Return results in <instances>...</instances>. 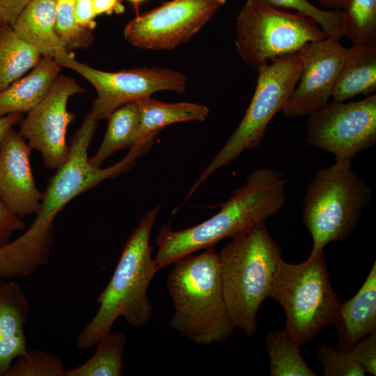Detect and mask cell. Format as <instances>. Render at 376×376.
I'll return each mask as SVG.
<instances>
[{"label":"cell","instance_id":"cell-26","mask_svg":"<svg viewBox=\"0 0 376 376\" xmlns=\"http://www.w3.org/2000/svg\"><path fill=\"white\" fill-rule=\"evenodd\" d=\"M341 9L344 36L352 45H376V0H347Z\"/></svg>","mask_w":376,"mask_h":376},{"label":"cell","instance_id":"cell-31","mask_svg":"<svg viewBox=\"0 0 376 376\" xmlns=\"http://www.w3.org/2000/svg\"><path fill=\"white\" fill-rule=\"evenodd\" d=\"M349 351L366 373L376 375V329L357 341Z\"/></svg>","mask_w":376,"mask_h":376},{"label":"cell","instance_id":"cell-32","mask_svg":"<svg viewBox=\"0 0 376 376\" xmlns=\"http://www.w3.org/2000/svg\"><path fill=\"white\" fill-rule=\"evenodd\" d=\"M24 221L16 215L0 199V246L10 241L12 234L25 228Z\"/></svg>","mask_w":376,"mask_h":376},{"label":"cell","instance_id":"cell-38","mask_svg":"<svg viewBox=\"0 0 376 376\" xmlns=\"http://www.w3.org/2000/svg\"><path fill=\"white\" fill-rule=\"evenodd\" d=\"M132 3H133L134 5L137 6L139 3H141L142 1L145 0H129Z\"/></svg>","mask_w":376,"mask_h":376},{"label":"cell","instance_id":"cell-10","mask_svg":"<svg viewBox=\"0 0 376 376\" xmlns=\"http://www.w3.org/2000/svg\"><path fill=\"white\" fill-rule=\"evenodd\" d=\"M307 116V144L331 153L335 162L352 159L376 143V93L357 102L333 100Z\"/></svg>","mask_w":376,"mask_h":376},{"label":"cell","instance_id":"cell-36","mask_svg":"<svg viewBox=\"0 0 376 376\" xmlns=\"http://www.w3.org/2000/svg\"><path fill=\"white\" fill-rule=\"evenodd\" d=\"M23 118L22 113H13L0 116V143L8 131L14 125L19 124Z\"/></svg>","mask_w":376,"mask_h":376},{"label":"cell","instance_id":"cell-25","mask_svg":"<svg viewBox=\"0 0 376 376\" xmlns=\"http://www.w3.org/2000/svg\"><path fill=\"white\" fill-rule=\"evenodd\" d=\"M265 345L272 376H316L304 361L300 345L285 329L267 334Z\"/></svg>","mask_w":376,"mask_h":376},{"label":"cell","instance_id":"cell-11","mask_svg":"<svg viewBox=\"0 0 376 376\" xmlns=\"http://www.w3.org/2000/svg\"><path fill=\"white\" fill-rule=\"evenodd\" d=\"M56 61L62 68L77 72L94 86L97 97L89 113L98 120H108L119 107L159 91L182 93L187 84L185 75L167 68H139L107 72L77 61L70 53Z\"/></svg>","mask_w":376,"mask_h":376},{"label":"cell","instance_id":"cell-9","mask_svg":"<svg viewBox=\"0 0 376 376\" xmlns=\"http://www.w3.org/2000/svg\"><path fill=\"white\" fill-rule=\"evenodd\" d=\"M258 75L251 102L236 130L203 170L187 194L189 198L214 172L227 166L244 150L261 143L272 118L283 109L299 80L297 52L272 60L257 68Z\"/></svg>","mask_w":376,"mask_h":376},{"label":"cell","instance_id":"cell-23","mask_svg":"<svg viewBox=\"0 0 376 376\" xmlns=\"http://www.w3.org/2000/svg\"><path fill=\"white\" fill-rule=\"evenodd\" d=\"M107 120L108 126L103 140L95 154L89 158L90 164L95 167H101L114 152L130 148L134 144L139 120L137 102L119 107Z\"/></svg>","mask_w":376,"mask_h":376},{"label":"cell","instance_id":"cell-37","mask_svg":"<svg viewBox=\"0 0 376 376\" xmlns=\"http://www.w3.org/2000/svg\"><path fill=\"white\" fill-rule=\"evenodd\" d=\"M320 3L329 8L340 10L347 0H318Z\"/></svg>","mask_w":376,"mask_h":376},{"label":"cell","instance_id":"cell-12","mask_svg":"<svg viewBox=\"0 0 376 376\" xmlns=\"http://www.w3.org/2000/svg\"><path fill=\"white\" fill-rule=\"evenodd\" d=\"M226 3V0H171L138 15L124 30L132 45L171 49L189 40Z\"/></svg>","mask_w":376,"mask_h":376},{"label":"cell","instance_id":"cell-34","mask_svg":"<svg viewBox=\"0 0 376 376\" xmlns=\"http://www.w3.org/2000/svg\"><path fill=\"white\" fill-rule=\"evenodd\" d=\"M31 0H0V21L11 26Z\"/></svg>","mask_w":376,"mask_h":376},{"label":"cell","instance_id":"cell-13","mask_svg":"<svg viewBox=\"0 0 376 376\" xmlns=\"http://www.w3.org/2000/svg\"><path fill=\"white\" fill-rule=\"evenodd\" d=\"M84 92L73 78L58 75L44 99L19 123V134L40 153L47 169L56 170L68 157L67 128L75 116L67 104L70 97Z\"/></svg>","mask_w":376,"mask_h":376},{"label":"cell","instance_id":"cell-8","mask_svg":"<svg viewBox=\"0 0 376 376\" xmlns=\"http://www.w3.org/2000/svg\"><path fill=\"white\" fill-rule=\"evenodd\" d=\"M236 30L238 55L255 68L327 38L309 17L284 10L265 0L245 1L237 17Z\"/></svg>","mask_w":376,"mask_h":376},{"label":"cell","instance_id":"cell-1","mask_svg":"<svg viewBox=\"0 0 376 376\" xmlns=\"http://www.w3.org/2000/svg\"><path fill=\"white\" fill-rule=\"evenodd\" d=\"M98 121L87 113L70 140L66 161L56 169L42 193L35 219L19 237L0 246V279L27 276L45 265L54 242L55 219L63 208L104 180L131 169L136 159L148 151L147 146L136 144L114 165L107 168L92 166L88 150Z\"/></svg>","mask_w":376,"mask_h":376},{"label":"cell","instance_id":"cell-4","mask_svg":"<svg viewBox=\"0 0 376 376\" xmlns=\"http://www.w3.org/2000/svg\"><path fill=\"white\" fill-rule=\"evenodd\" d=\"M173 264L166 281L174 307L170 326L196 344L229 338L235 327L224 299L218 252L207 248Z\"/></svg>","mask_w":376,"mask_h":376},{"label":"cell","instance_id":"cell-33","mask_svg":"<svg viewBox=\"0 0 376 376\" xmlns=\"http://www.w3.org/2000/svg\"><path fill=\"white\" fill-rule=\"evenodd\" d=\"M93 0H76L75 4V22L84 28L92 30L95 26Z\"/></svg>","mask_w":376,"mask_h":376},{"label":"cell","instance_id":"cell-20","mask_svg":"<svg viewBox=\"0 0 376 376\" xmlns=\"http://www.w3.org/2000/svg\"><path fill=\"white\" fill-rule=\"evenodd\" d=\"M376 45H352L340 70L332 97L345 102L376 93Z\"/></svg>","mask_w":376,"mask_h":376},{"label":"cell","instance_id":"cell-3","mask_svg":"<svg viewBox=\"0 0 376 376\" xmlns=\"http://www.w3.org/2000/svg\"><path fill=\"white\" fill-rule=\"evenodd\" d=\"M159 210V205L143 214L128 237L110 281L97 299L95 315L77 337V347L95 345L120 317L134 327L150 320L152 306L148 290L159 270L152 258L150 237Z\"/></svg>","mask_w":376,"mask_h":376},{"label":"cell","instance_id":"cell-29","mask_svg":"<svg viewBox=\"0 0 376 376\" xmlns=\"http://www.w3.org/2000/svg\"><path fill=\"white\" fill-rule=\"evenodd\" d=\"M279 8L292 9L314 20L327 38L340 40L344 36L341 10L318 8L307 0H265Z\"/></svg>","mask_w":376,"mask_h":376},{"label":"cell","instance_id":"cell-39","mask_svg":"<svg viewBox=\"0 0 376 376\" xmlns=\"http://www.w3.org/2000/svg\"><path fill=\"white\" fill-rule=\"evenodd\" d=\"M1 24H2V23H1V22L0 21V27H1Z\"/></svg>","mask_w":376,"mask_h":376},{"label":"cell","instance_id":"cell-5","mask_svg":"<svg viewBox=\"0 0 376 376\" xmlns=\"http://www.w3.org/2000/svg\"><path fill=\"white\" fill-rule=\"evenodd\" d=\"M265 221L231 237L218 252L225 302L235 328L247 337L258 331L257 314L269 297L281 258Z\"/></svg>","mask_w":376,"mask_h":376},{"label":"cell","instance_id":"cell-7","mask_svg":"<svg viewBox=\"0 0 376 376\" xmlns=\"http://www.w3.org/2000/svg\"><path fill=\"white\" fill-rule=\"evenodd\" d=\"M371 196V187L357 175L352 159L317 170L306 187L303 204V221L313 239L311 251L348 238Z\"/></svg>","mask_w":376,"mask_h":376},{"label":"cell","instance_id":"cell-14","mask_svg":"<svg viewBox=\"0 0 376 376\" xmlns=\"http://www.w3.org/2000/svg\"><path fill=\"white\" fill-rule=\"evenodd\" d=\"M347 54L339 40L326 38L308 42L297 54L301 71L298 82L281 110L288 118L308 116L329 102Z\"/></svg>","mask_w":376,"mask_h":376},{"label":"cell","instance_id":"cell-27","mask_svg":"<svg viewBox=\"0 0 376 376\" xmlns=\"http://www.w3.org/2000/svg\"><path fill=\"white\" fill-rule=\"evenodd\" d=\"M76 0H56L55 31L67 51L86 48L93 42L91 30L80 26L75 22Z\"/></svg>","mask_w":376,"mask_h":376},{"label":"cell","instance_id":"cell-21","mask_svg":"<svg viewBox=\"0 0 376 376\" xmlns=\"http://www.w3.org/2000/svg\"><path fill=\"white\" fill-rule=\"evenodd\" d=\"M136 102L139 120L134 144L155 140L157 134L168 125L176 123L203 121L209 114V109L206 106L197 103H166L150 97Z\"/></svg>","mask_w":376,"mask_h":376},{"label":"cell","instance_id":"cell-15","mask_svg":"<svg viewBox=\"0 0 376 376\" xmlns=\"http://www.w3.org/2000/svg\"><path fill=\"white\" fill-rule=\"evenodd\" d=\"M31 150L13 127L0 143V199L22 219L38 212L43 196L35 182Z\"/></svg>","mask_w":376,"mask_h":376},{"label":"cell","instance_id":"cell-35","mask_svg":"<svg viewBox=\"0 0 376 376\" xmlns=\"http://www.w3.org/2000/svg\"><path fill=\"white\" fill-rule=\"evenodd\" d=\"M93 10L95 15L113 12L121 13L124 11V6L121 0H93Z\"/></svg>","mask_w":376,"mask_h":376},{"label":"cell","instance_id":"cell-19","mask_svg":"<svg viewBox=\"0 0 376 376\" xmlns=\"http://www.w3.org/2000/svg\"><path fill=\"white\" fill-rule=\"evenodd\" d=\"M61 68L54 58L42 56L28 75L0 93V116L34 109L48 93Z\"/></svg>","mask_w":376,"mask_h":376},{"label":"cell","instance_id":"cell-30","mask_svg":"<svg viewBox=\"0 0 376 376\" xmlns=\"http://www.w3.org/2000/svg\"><path fill=\"white\" fill-rule=\"evenodd\" d=\"M324 376H364L366 372L349 350L321 345L316 352Z\"/></svg>","mask_w":376,"mask_h":376},{"label":"cell","instance_id":"cell-17","mask_svg":"<svg viewBox=\"0 0 376 376\" xmlns=\"http://www.w3.org/2000/svg\"><path fill=\"white\" fill-rule=\"evenodd\" d=\"M334 325L338 331L337 347L345 350L376 329L375 262L359 291L341 304Z\"/></svg>","mask_w":376,"mask_h":376},{"label":"cell","instance_id":"cell-24","mask_svg":"<svg viewBox=\"0 0 376 376\" xmlns=\"http://www.w3.org/2000/svg\"><path fill=\"white\" fill-rule=\"evenodd\" d=\"M127 341L125 334L109 332L96 344L93 355L81 365L66 370L65 376H121L124 373L123 354Z\"/></svg>","mask_w":376,"mask_h":376},{"label":"cell","instance_id":"cell-6","mask_svg":"<svg viewBox=\"0 0 376 376\" xmlns=\"http://www.w3.org/2000/svg\"><path fill=\"white\" fill-rule=\"evenodd\" d=\"M269 297L283 308L285 329L300 346L324 327L334 325L341 305L330 283L324 250L311 251L298 264L281 258Z\"/></svg>","mask_w":376,"mask_h":376},{"label":"cell","instance_id":"cell-28","mask_svg":"<svg viewBox=\"0 0 376 376\" xmlns=\"http://www.w3.org/2000/svg\"><path fill=\"white\" fill-rule=\"evenodd\" d=\"M61 359L40 350H28L19 356L6 376H65Z\"/></svg>","mask_w":376,"mask_h":376},{"label":"cell","instance_id":"cell-22","mask_svg":"<svg viewBox=\"0 0 376 376\" xmlns=\"http://www.w3.org/2000/svg\"><path fill=\"white\" fill-rule=\"evenodd\" d=\"M41 54L21 39L11 26L0 27V93L32 70Z\"/></svg>","mask_w":376,"mask_h":376},{"label":"cell","instance_id":"cell-2","mask_svg":"<svg viewBox=\"0 0 376 376\" xmlns=\"http://www.w3.org/2000/svg\"><path fill=\"white\" fill-rule=\"evenodd\" d=\"M288 180L275 170L261 168L252 171L246 184L236 189L214 216L196 226L173 230L163 225L157 237L155 260L162 269L219 241L233 237L276 215L286 201Z\"/></svg>","mask_w":376,"mask_h":376},{"label":"cell","instance_id":"cell-16","mask_svg":"<svg viewBox=\"0 0 376 376\" xmlns=\"http://www.w3.org/2000/svg\"><path fill=\"white\" fill-rule=\"evenodd\" d=\"M29 310L21 286L0 279V376H6L13 361L27 351L24 326Z\"/></svg>","mask_w":376,"mask_h":376},{"label":"cell","instance_id":"cell-18","mask_svg":"<svg viewBox=\"0 0 376 376\" xmlns=\"http://www.w3.org/2000/svg\"><path fill=\"white\" fill-rule=\"evenodd\" d=\"M56 0H31L11 25L15 33L42 56L55 60L68 52L55 31Z\"/></svg>","mask_w":376,"mask_h":376}]
</instances>
